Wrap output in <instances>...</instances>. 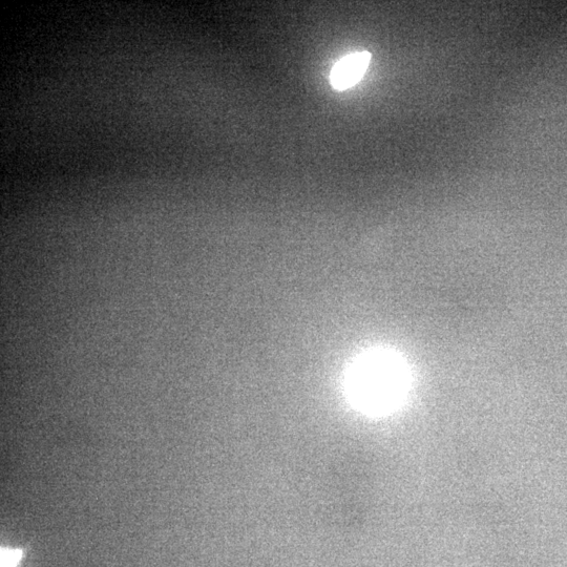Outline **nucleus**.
I'll return each mask as SVG.
<instances>
[{"label":"nucleus","instance_id":"nucleus-2","mask_svg":"<svg viewBox=\"0 0 567 567\" xmlns=\"http://www.w3.org/2000/svg\"><path fill=\"white\" fill-rule=\"evenodd\" d=\"M370 60L368 52L354 53L340 60L330 75L332 87L339 91L353 87L366 73Z\"/></svg>","mask_w":567,"mask_h":567},{"label":"nucleus","instance_id":"nucleus-1","mask_svg":"<svg viewBox=\"0 0 567 567\" xmlns=\"http://www.w3.org/2000/svg\"><path fill=\"white\" fill-rule=\"evenodd\" d=\"M405 370L389 353H369L352 367L348 389L352 401L368 411H384L401 401L406 388Z\"/></svg>","mask_w":567,"mask_h":567},{"label":"nucleus","instance_id":"nucleus-3","mask_svg":"<svg viewBox=\"0 0 567 567\" xmlns=\"http://www.w3.org/2000/svg\"><path fill=\"white\" fill-rule=\"evenodd\" d=\"M21 558H23V551L17 549H2V554H0V567H17Z\"/></svg>","mask_w":567,"mask_h":567}]
</instances>
